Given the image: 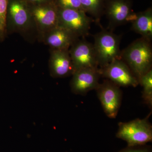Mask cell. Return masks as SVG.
<instances>
[{"mask_svg": "<svg viewBox=\"0 0 152 152\" xmlns=\"http://www.w3.org/2000/svg\"><path fill=\"white\" fill-rule=\"evenodd\" d=\"M118 126L116 137L126 142L128 147L140 146L152 141V127L148 118L119 123Z\"/></svg>", "mask_w": 152, "mask_h": 152, "instance_id": "4", "label": "cell"}, {"mask_svg": "<svg viewBox=\"0 0 152 152\" xmlns=\"http://www.w3.org/2000/svg\"><path fill=\"white\" fill-rule=\"evenodd\" d=\"M129 21L132 23V29L149 40L152 39V8L137 13L133 12Z\"/></svg>", "mask_w": 152, "mask_h": 152, "instance_id": "14", "label": "cell"}, {"mask_svg": "<svg viewBox=\"0 0 152 152\" xmlns=\"http://www.w3.org/2000/svg\"><path fill=\"white\" fill-rule=\"evenodd\" d=\"M94 45L98 66L101 68L107 66L115 59H121L120 50L121 36L102 28L94 36Z\"/></svg>", "mask_w": 152, "mask_h": 152, "instance_id": "3", "label": "cell"}, {"mask_svg": "<svg viewBox=\"0 0 152 152\" xmlns=\"http://www.w3.org/2000/svg\"><path fill=\"white\" fill-rule=\"evenodd\" d=\"M80 38L65 28L58 26L44 36L41 42L53 50H69Z\"/></svg>", "mask_w": 152, "mask_h": 152, "instance_id": "13", "label": "cell"}, {"mask_svg": "<svg viewBox=\"0 0 152 152\" xmlns=\"http://www.w3.org/2000/svg\"><path fill=\"white\" fill-rule=\"evenodd\" d=\"M49 69L50 75L54 78L72 75L75 70L69 50L50 49Z\"/></svg>", "mask_w": 152, "mask_h": 152, "instance_id": "12", "label": "cell"}, {"mask_svg": "<svg viewBox=\"0 0 152 152\" xmlns=\"http://www.w3.org/2000/svg\"><path fill=\"white\" fill-rule=\"evenodd\" d=\"M131 0H105L104 15L108 20L107 30L113 31L129 21L133 12Z\"/></svg>", "mask_w": 152, "mask_h": 152, "instance_id": "10", "label": "cell"}, {"mask_svg": "<svg viewBox=\"0 0 152 152\" xmlns=\"http://www.w3.org/2000/svg\"><path fill=\"white\" fill-rule=\"evenodd\" d=\"M6 28L7 34L18 33L28 41L37 39V32L30 11L25 0H9Z\"/></svg>", "mask_w": 152, "mask_h": 152, "instance_id": "1", "label": "cell"}, {"mask_svg": "<svg viewBox=\"0 0 152 152\" xmlns=\"http://www.w3.org/2000/svg\"><path fill=\"white\" fill-rule=\"evenodd\" d=\"M29 5L37 30V39L41 42L46 34L58 26V8L55 3Z\"/></svg>", "mask_w": 152, "mask_h": 152, "instance_id": "5", "label": "cell"}, {"mask_svg": "<svg viewBox=\"0 0 152 152\" xmlns=\"http://www.w3.org/2000/svg\"><path fill=\"white\" fill-rule=\"evenodd\" d=\"M139 84L143 87L142 97L146 104L152 106V70L142 76L139 80Z\"/></svg>", "mask_w": 152, "mask_h": 152, "instance_id": "16", "label": "cell"}, {"mask_svg": "<svg viewBox=\"0 0 152 152\" xmlns=\"http://www.w3.org/2000/svg\"><path fill=\"white\" fill-rule=\"evenodd\" d=\"M96 90L106 115L110 118H115L121 104L120 87L107 80L99 84Z\"/></svg>", "mask_w": 152, "mask_h": 152, "instance_id": "9", "label": "cell"}, {"mask_svg": "<svg viewBox=\"0 0 152 152\" xmlns=\"http://www.w3.org/2000/svg\"><path fill=\"white\" fill-rule=\"evenodd\" d=\"M54 3L58 8L83 10L80 0H55Z\"/></svg>", "mask_w": 152, "mask_h": 152, "instance_id": "18", "label": "cell"}, {"mask_svg": "<svg viewBox=\"0 0 152 152\" xmlns=\"http://www.w3.org/2000/svg\"><path fill=\"white\" fill-rule=\"evenodd\" d=\"M75 72L86 68L98 69L94 45L85 38L77 40L69 49Z\"/></svg>", "mask_w": 152, "mask_h": 152, "instance_id": "8", "label": "cell"}, {"mask_svg": "<svg viewBox=\"0 0 152 152\" xmlns=\"http://www.w3.org/2000/svg\"><path fill=\"white\" fill-rule=\"evenodd\" d=\"M99 70L101 76L119 87H136L139 85L138 80L121 59L114 60Z\"/></svg>", "mask_w": 152, "mask_h": 152, "instance_id": "7", "label": "cell"}, {"mask_svg": "<svg viewBox=\"0 0 152 152\" xmlns=\"http://www.w3.org/2000/svg\"><path fill=\"white\" fill-rule=\"evenodd\" d=\"M94 21L82 10L58 8V26L70 31L79 38H85L89 34L91 24Z\"/></svg>", "mask_w": 152, "mask_h": 152, "instance_id": "6", "label": "cell"}, {"mask_svg": "<svg viewBox=\"0 0 152 152\" xmlns=\"http://www.w3.org/2000/svg\"><path fill=\"white\" fill-rule=\"evenodd\" d=\"M118 152H151V149L144 147H128L126 148L121 150Z\"/></svg>", "mask_w": 152, "mask_h": 152, "instance_id": "19", "label": "cell"}, {"mask_svg": "<svg viewBox=\"0 0 152 152\" xmlns=\"http://www.w3.org/2000/svg\"><path fill=\"white\" fill-rule=\"evenodd\" d=\"M70 82L72 91L77 95H85L90 91L96 90L101 77L99 69L86 68L75 72Z\"/></svg>", "mask_w": 152, "mask_h": 152, "instance_id": "11", "label": "cell"}, {"mask_svg": "<svg viewBox=\"0 0 152 152\" xmlns=\"http://www.w3.org/2000/svg\"><path fill=\"white\" fill-rule=\"evenodd\" d=\"M82 10L94 18L99 24L100 20L104 15L105 0H80Z\"/></svg>", "mask_w": 152, "mask_h": 152, "instance_id": "15", "label": "cell"}, {"mask_svg": "<svg viewBox=\"0 0 152 152\" xmlns=\"http://www.w3.org/2000/svg\"><path fill=\"white\" fill-rule=\"evenodd\" d=\"M9 0H0V42H3L7 36L6 28L7 11Z\"/></svg>", "mask_w": 152, "mask_h": 152, "instance_id": "17", "label": "cell"}, {"mask_svg": "<svg viewBox=\"0 0 152 152\" xmlns=\"http://www.w3.org/2000/svg\"><path fill=\"white\" fill-rule=\"evenodd\" d=\"M25 1L29 4L35 5L54 3L55 2V0H25Z\"/></svg>", "mask_w": 152, "mask_h": 152, "instance_id": "20", "label": "cell"}, {"mask_svg": "<svg viewBox=\"0 0 152 152\" xmlns=\"http://www.w3.org/2000/svg\"><path fill=\"white\" fill-rule=\"evenodd\" d=\"M121 59L127 65L138 80L152 69L151 41L141 37L121 51Z\"/></svg>", "mask_w": 152, "mask_h": 152, "instance_id": "2", "label": "cell"}]
</instances>
